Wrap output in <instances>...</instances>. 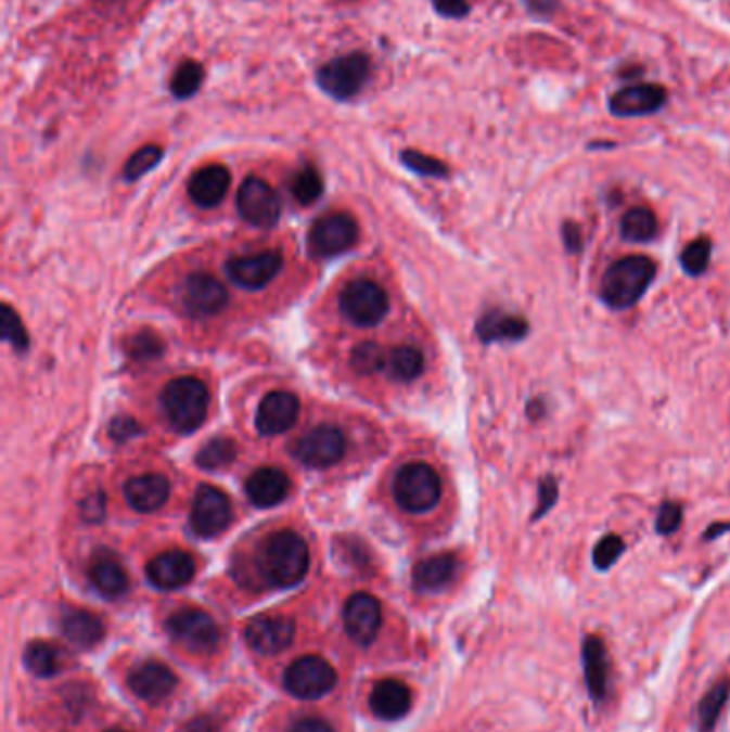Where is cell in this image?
<instances>
[{"label": "cell", "instance_id": "cell-1", "mask_svg": "<svg viewBox=\"0 0 730 732\" xmlns=\"http://www.w3.org/2000/svg\"><path fill=\"white\" fill-rule=\"evenodd\" d=\"M311 566L307 542L290 529L270 536L259 553V569L274 587L298 585Z\"/></svg>", "mask_w": 730, "mask_h": 732}, {"label": "cell", "instance_id": "cell-2", "mask_svg": "<svg viewBox=\"0 0 730 732\" xmlns=\"http://www.w3.org/2000/svg\"><path fill=\"white\" fill-rule=\"evenodd\" d=\"M655 270V261L648 255H628L617 259L604 272L600 287L602 300L615 311L632 309L650 290Z\"/></svg>", "mask_w": 730, "mask_h": 732}, {"label": "cell", "instance_id": "cell-3", "mask_svg": "<svg viewBox=\"0 0 730 732\" xmlns=\"http://www.w3.org/2000/svg\"><path fill=\"white\" fill-rule=\"evenodd\" d=\"M162 406L169 424L180 433L200 428L208 415V388L195 377H178L163 390Z\"/></svg>", "mask_w": 730, "mask_h": 732}, {"label": "cell", "instance_id": "cell-4", "mask_svg": "<svg viewBox=\"0 0 730 732\" xmlns=\"http://www.w3.org/2000/svg\"><path fill=\"white\" fill-rule=\"evenodd\" d=\"M371 78V59L362 52H351L328 61L318 72V84L336 101H349Z\"/></svg>", "mask_w": 730, "mask_h": 732}, {"label": "cell", "instance_id": "cell-5", "mask_svg": "<svg viewBox=\"0 0 730 732\" xmlns=\"http://www.w3.org/2000/svg\"><path fill=\"white\" fill-rule=\"evenodd\" d=\"M439 497L441 480L437 472L426 463L406 465L395 478V499L407 512H426L437 505Z\"/></svg>", "mask_w": 730, "mask_h": 732}, {"label": "cell", "instance_id": "cell-6", "mask_svg": "<svg viewBox=\"0 0 730 732\" xmlns=\"http://www.w3.org/2000/svg\"><path fill=\"white\" fill-rule=\"evenodd\" d=\"M167 634L191 653H210L219 647L221 634L215 619L200 608L176 611L167 624Z\"/></svg>", "mask_w": 730, "mask_h": 732}, {"label": "cell", "instance_id": "cell-7", "mask_svg": "<svg viewBox=\"0 0 730 732\" xmlns=\"http://www.w3.org/2000/svg\"><path fill=\"white\" fill-rule=\"evenodd\" d=\"M343 316L356 325H375L388 313V294L382 285L369 279H358L345 285L338 298Z\"/></svg>", "mask_w": 730, "mask_h": 732}, {"label": "cell", "instance_id": "cell-8", "mask_svg": "<svg viewBox=\"0 0 730 732\" xmlns=\"http://www.w3.org/2000/svg\"><path fill=\"white\" fill-rule=\"evenodd\" d=\"M336 685L334 668L320 655H303L285 670V688L303 701H318Z\"/></svg>", "mask_w": 730, "mask_h": 732}, {"label": "cell", "instance_id": "cell-9", "mask_svg": "<svg viewBox=\"0 0 730 732\" xmlns=\"http://www.w3.org/2000/svg\"><path fill=\"white\" fill-rule=\"evenodd\" d=\"M347 450V439L341 428L322 424L303 435L296 446H294V457L316 470H324L334 463H338L345 457Z\"/></svg>", "mask_w": 730, "mask_h": 732}, {"label": "cell", "instance_id": "cell-10", "mask_svg": "<svg viewBox=\"0 0 730 732\" xmlns=\"http://www.w3.org/2000/svg\"><path fill=\"white\" fill-rule=\"evenodd\" d=\"M232 523V503L228 495L210 485H202L195 492L191 510V529L200 538H215Z\"/></svg>", "mask_w": 730, "mask_h": 732}, {"label": "cell", "instance_id": "cell-11", "mask_svg": "<svg viewBox=\"0 0 730 732\" xmlns=\"http://www.w3.org/2000/svg\"><path fill=\"white\" fill-rule=\"evenodd\" d=\"M236 202H239V210L244 221L255 228L270 230L277 226L281 217V200L277 191L257 176H248L244 180L239 189Z\"/></svg>", "mask_w": 730, "mask_h": 732}, {"label": "cell", "instance_id": "cell-12", "mask_svg": "<svg viewBox=\"0 0 730 732\" xmlns=\"http://www.w3.org/2000/svg\"><path fill=\"white\" fill-rule=\"evenodd\" d=\"M358 241V223L347 213H332L318 219L309 234V246L318 257H334Z\"/></svg>", "mask_w": 730, "mask_h": 732}, {"label": "cell", "instance_id": "cell-13", "mask_svg": "<svg viewBox=\"0 0 730 732\" xmlns=\"http://www.w3.org/2000/svg\"><path fill=\"white\" fill-rule=\"evenodd\" d=\"M343 624L354 643L371 645L382 628V604L371 593H354L345 602Z\"/></svg>", "mask_w": 730, "mask_h": 732}, {"label": "cell", "instance_id": "cell-14", "mask_svg": "<svg viewBox=\"0 0 730 732\" xmlns=\"http://www.w3.org/2000/svg\"><path fill=\"white\" fill-rule=\"evenodd\" d=\"M294 637H296V626L290 617H283V615L257 617L244 630L246 645L261 655L283 653L294 643Z\"/></svg>", "mask_w": 730, "mask_h": 732}, {"label": "cell", "instance_id": "cell-15", "mask_svg": "<svg viewBox=\"0 0 730 732\" xmlns=\"http://www.w3.org/2000/svg\"><path fill=\"white\" fill-rule=\"evenodd\" d=\"M180 300L187 313L195 318H208V316H217L226 307L228 292L223 283L217 281L215 277L195 272L182 283Z\"/></svg>", "mask_w": 730, "mask_h": 732}, {"label": "cell", "instance_id": "cell-16", "mask_svg": "<svg viewBox=\"0 0 730 732\" xmlns=\"http://www.w3.org/2000/svg\"><path fill=\"white\" fill-rule=\"evenodd\" d=\"M283 257L279 251H264L257 255L236 257L228 264L230 279L244 290H261L266 287L281 270Z\"/></svg>", "mask_w": 730, "mask_h": 732}, {"label": "cell", "instance_id": "cell-17", "mask_svg": "<svg viewBox=\"0 0 730 732\" xmlns=\"http://www.w3.org/2000/svg\"><path fill=\"white\" fill-rule=\"evenodd\" d=\"M582 672L591 701L602 705L611 690V659L600 637H587L582 643Z\"/></svg>", "mask_w": 730, "mask_h": 732}, {"label": "cell", "instance_id": "cell-18", "mask_svg": "<svg viewBox=\"0 0 730 732\" xmlns=\"http://www.w3.org/2000/svg\"><path fill=\"white\" fill-rule=\"evenodd\" d=\"M176 675L163 662L155 659L136 666L129 675L131 692L151 705L163 703L176 690Z\"/></svg>", "mask_w": 730, "mask_h": 732}, {"label": "cell", "instance_id": "cell-19", "mask_svg": "<svg viewBox=\"0 0 730 732\" xmlns=\"http://www.w3.org/2000/svg\"><path fill=\"white\" fill-rule=\"evenodd\" d=\"M298 411H300V403L292 393H285V390L270 393L268 397H264V401L257 409V420H255L257 431L266 437L281 435L294 426Z\"/></svg>", "mask_w": 730, "mask_h": 732}, {"label": "cell", "instance_id": "cell-20", "mask_svg": "<svg viewBox=\"0 0 730 732\" xmlns=\"http://www.w3.org/2000/svg\"><path fill=\"white\" fill-rule=\"evenodd\" d=\"M149 580L163 591L180 589L195 576V560L184 551H165L149 564Z\"/></svg>", "mask_w": 730, "mask_h": 732}, {"label": "cell", "instance_id": "cell-21", "mask_svg": "<svg viewBox=\"0 0 730 732\" xmlns=\"http://www.w3.org/2000/svg\"><path fill=\"white\" fill-rule=\"evenodd\" d=\"M666 103V90L657 84H639L619 90L611 99L615 116H648Z\"/></svg>", "mask_w": 730, "mask_h": 732}, {"label": "cell", "instance_id": "cell-22", "mask_svg": "<svg viewBox=\"0 0 730 732\" xmlns=\"http://www.w3.org/2000/svg\"><path fill=\"white\" fill-rule=\"evenodd\" d=\"M230 171L223 165H206L197 169L189 180V195L202 208L217 206L230 189Z\"/></svg>", "mask_w": 730, "mask_h": 732}, {"label": "cell", "instance_id": "cell-23", "mask_svg": "<svg viewBox=\"0 0 730 732\" xmlns=\"http://www.w3.org/2000/svg\"><path fill=\"white\" fill-rule=\"evenodd\" d=\"M246 497L257 508H272L290 492V478L279 467H261L246 480Z\"/></svg>", "mask_w": 730, "mask_h": 732}, {"label": "cell", "instance_id": "cell-24", "mask_svg": "<svg viewBox=\"0 0 730 732\" xmlns=\"http://www.w3.org/2000/svg\"><path fill=\"white\" fill-rule=\"evenodd\" d=\"M369 703L380 720L395 722L401 720L411 709V692L406 683L397 679H384L373 688Z\"/></svg>", "mask_w": 730, "mask_h": 732}, {"label": "cell", "instance_id": "cell-25", "mask_svg": "<svg viewBox=\"0 0 730 732\" xmlns=\"http://www.w3.org/2000/svg\"><path fill=\"white\" fill-rule=\"evenodd\" d=\"M125 497L138 512H155L169 497V483L162 474H144L127 483Z\"/></svg>", "mask_w": 730, "mask_h": 732}, {"label": "cell", "instance_id": "cell-26", "mask_svg": "<svg viewBox=\"0 0 730 732\" xmlns=\"http://www.w3.org/2000/svg\"><path fill=\"white\" fill-rule=\"evenodd\" d=\"M476 332L483 343L521 341L529 334V322L523 316L495 309L481 318V322L476 324Z\"/></svg>", "mask_w": 730, "mask_h": 732}, {"label": "cell", "instance_id": "cell-27", "mask_svg": "<svg viewBox=\"0 0 730 732\" xmlns=\"http://www.w3.org/2000/svg\"><path fill=\"white\" fill-rule=\"evenodd\" d=\"M61 630L67 641L81 650L94 647L103 639V624L97 615L81 608H65L61 615Z\"/></svg>", "mask_w": 730, "mask_h": 732}, {"label": "cell", "instance_id": "cell-28", "mask_svg": "<svg viewBox=\"0 0 730 732\" xmlns=\"http://www.w3.org/2000/svg\"><path fill=\"white\" fill-rule=\"evenodd\" d=\"M457 569H459V560L452 553L428 557L413 569V585L420 591H439L454 580Z\"/></svg>", "mask_w": 730, "mask_h": 732}, {"label": "cell", "instance_id": "cell-29", "mask_svg": "<svg viewBox=\"0 0 730 732\" xmlns=\"http://www.w3.org/2000/svg\"><path fill=\"white\" fill-rule=\"evenodd\" d=\"M88 578L92 587L107 600H116L129 589V576L114 557L94 560L88 569Z\"/></svg>", "mask_w": 730, "mask_h": 732}, {"label": "cell", "instance_id": "cell-30", "mask_svg": "<svg viewBox=\"0 0 730 732\" xmlns=\"http://www.w3.org/2000/svg\"><path fill=\"white\" fill-rule=\"evenodd\" d=\"M730 696V681L729 679H722L718 681L705 696L703 701L699 703V711H696V729L699 732H714L718 722H720V716L729 703Z\"/></svg>", "mask_w": 730, "mask_h": 732}, {"label": "cell", "instance_id": "cell-31", "mask_svg": "<svg viewBox=\"0 0 730 732\" xmlns=\"http://www.w3.org/2000/svg\"><path fill=\"white\" fill-rule=\"evenodd\" d=\"M26 668L37 677H54L63 668V653L46 641H35L24 651Z\"/></svg>", "mask_w": 730, "mask_h": 732}, {"label": "cell", "instance_id": "cell-32", "mask_svg": "<svg viewBox=\"0 0 730 732\" xmlns=\"http://www.w3.org/2000/svg\"><path fill=\"white\" fill-rule=\"evenodd\" d=\"M622 236L628 243H650L657 236V219L650 208H632L622 217Z\"/></svg>", "mask_w": 730, "mask_h": 732}, {"label": "cell", "instance_id": "cell-33", "mask_svg": "<svg viewBox=\"0 0 730 732\" xmlns=\"http://www.w3.org/2000/svg\"><path fill=\"white\" fill-rule=\"evenodd\" d=\"M386 369L397 382H413L424 371V356L411 345H401L388 356Z\"/></svg>", "mask_w": 730, "mask_h": 732}, {"label": "cell", "instance_id": "cell-34", "mask_svg": "<svg viewBox=\"0 0 730 732\" xmlns=\"http://www.w3.org/2000/svg\"><path fill=\"white\" fill-rule=\"evenodd\" d=\"M202 81H204V67L197 61H184L174 72L171 81H169V90L178 101H184L197 94V90L202 88Z\"/></svg>", "mask_w": 730, "mask_h": 732}, {"label": "cell", "instance_id": "cell-35", "mask_svg": "<svg viewBox=\"0 0 730 732\" xmlns=\"http://www.w3.org/2000/svg\"><path fill=\"white\" fill-rule=\"evenodd\" d=\"M324 191V180L322 174L313 165H305L296 176L292 178V193L298 204L309 206L322 197Z\"/></svg>", "mask_w": 730, "mask_h": 732}, {"label": "cell", "instance_id": "cell-36", "mask_svg": "<svg viewBox=\"0 0 730 732\" xmlns=\"http://www.w3.org/2000/svg\"><path fill=\"white\" fill-rule=\"evenodd\" d=\"M239 454V448L232 439H213L210 444H206L200 454H197V465L208 470V472H217V470H223L228 467Z\"/></svg>", "mask_w": 730, "mask_h": 732}, {"label": "cell", "instance_id": "cell-37", "mask_svg": "<svg viewBox=\"0 0 730 732\" xmlns=\"http://www.w3.org/2000/svg\"><path fill=\"white\" fill-rule=\"evenodd\" d=\"M386 362H388V356L384 354V349L373 343V341H367V343H360L354 351H351V367L362 373V375H371L375 371H382L386 369Z\"/></svg>", "mask_w": 730, "mask_h": 732}, {"label": "cell", "instance_id": "cell-38", "mask_svg": "<svg viewBox=\"0 0 730 732\" xmlns=\"http://www.w3.org/2000/svg\"><path fill=\"white\" fill-rule=\"evenodd\" d=\"M709 257H712V241L709 239H696L683 248L681 266L690 277H701L709 268Z\"/></svg>", "mask_w": 730, "mask_h": 732}, {"label": "cell", "instance_id": "cell-39", "mask_svg": "<svg viewBox=\"0 0 730 732\" xmlns=\"http://www.w3.org/2000/svg\"><path fill=\"white\" fill-rule=\"evenodd\" d=\"M163 159V149L162 146H155V144H149L144 149H140L138 153L131 155V159L125 165V180L133 182L138 178H142L144 174H149L151 169H155L159 162Z\"/></svg>", "mask_w": 730, "mask_h": 732}, {"label": "cell", "instance_id": "cell-40", "mask_svg": "<svg viewBox=\"0 0 730 732\" xmlns=\"http://www.w3.org/2000/svg\"><path fill=\"white\" fill-rule=\"evenodd\" d=\"M0 328H2V338L13 345L15 351H26L28 349V332L22 324L20 316L9 307L2 305V316H0Z\"/></svg>", "mask_w": 730, "mask_h": 732}, {"label": "cell", "instance_id": "cell-41", "mask_svg": "<svg viewBox=\"0 0 730 732\" xmlns=\"http://www.w3.org/2000/svg\"><path fill=\"white\" fill-rule=\"evenodd\" d=\"M624 551H626L624 540L617 534H609L593 549V566L600 572L613 568L619 562V557L624 555Z\"/></svg>", "mask_w": 730, "mask_h": 732}, {"label": "cell", "instance_id": "cell-42", "mask_svg": "<svg viewBox=\"0 0 730 732\" xmlns=\"http://www.w3.org/2000/svg\"><path fill=\"white\" fill-rule=\"evenodd\" d=\"M401 162L406 163V167H409L411 171H415L420 176H428V178H446L450 174L446 163H441L435 157H428V155H422L418 151H404Z\"/></svg>", "mask_w": 730, "mask_h": 732}, {"label": "cell", "instance_id": "cell-43", "mask_svg": "<svg viewBox=\"0 0 730 732\" xmlns=\"http://www.w3.org/2000/svg\"><path fill=\"white\" fill-rule=\"evenodd\" d=\"M129 354L138 360H153L163 351L162 338L153 332H138L127 345Z\"/></svg>", "mask_w": 730, "mask_h": 732}, {"label": "cell", "instance_id": "cell-44", "mask_svg": "<svg viewBox=\"0 0 730 732\" xmlns=\"http://www.w3.org/2000/svg\"><path fill=\"white\" fill-rule=\"evenodd\" d=\"M683 521V508L677 501H664L662 508L657 510V518H655V531L659 536H670L681 527Z\"/></svg>", "mask_w": 730, "mask_h": 732}, {"label": "cell", "instance_id": "cell-45", "mask_svg": "<svg viewBox=\"0 0 730 732\" xmlns=\"http://www.w3.org/2000/svg\"><path fill=\"white\" fill-rule=\"evenodd\" d=\"M558 497H560V485L553 476H547L540 480L538 485V510L534 512L532 521H538L542 518L555 503H558Z\"/></svg>", "mask_w": 730, "mask_h": 732}, {"label": "cell", "instance_id": "cell-46", "mask_svg": "<svg viewBox=\"0 0 730 732\" xmlns=\"http://www.w3.org/2000/svg\"><path fill=\"white\" fill-rule=\"evenodd\" d=\"M435 11L444 17H465L470 13L468 0H431Z\"/></svg>", "mask_w": 730, "mask_h": 732}, {"label": "cell", "instance_id": "cell-47", "mask_svg": "<svg viewBox=\"0 0 730 732\" xmlns=\"http://www.w3.org/2000/svg\"><path fill=\"white\" fill-rule=\"evenodd\" d=\"M110 433H112L114 439L125 441V439H129V437H136V435L140 433V426H138L131 418H116V420L112 422V426H110Z\"/></svg>", "mask_w": 730, "mask_h": 732}, {"label": "cell", "instance_id": "cell-48", "mask_svg": "<svg viewBox=\"0 0 730 732\" xmlns=\"http://www.w3.org/2000/svg\"><path fill=\"white\" fill-rule=\"evenodd\" d=\"M84 516L92 523H97L105 516V497L101 492H97V495H92L90 499L84 501Z\"/></svg>", "mask_w": 730, "mask_h": 732}, {"label": "cell", "instance_id": "cell-49", "mask_svg": "<svg viewBox=\"0 0 730 732\" xmlns=\"http://www.w3.org/2000/svg\"><path fill=\"white\" fill-rule=\"evenodd\" d=\"M287 732H334V731H332V727H330L328 722H324V720H320V718H303V720L294 722V724L290 727V731Z\"/></svg>", "mask_w": 730, "mask_h": 732}, {"label": "cell", "instance_id": "cell-50", "mask_svg": "<svg viewBox=\"0 0 730 732\" xmlns=\"http://www.w3.org/2000/svg\"><path fill=\"white\" fill-rule=\"evenodd\" d=\"M562 236H564V244H566L568 253H578L582 248V232L576 223H566Z\"/></svg>", "mask_w": 730, "mask_h": 732}, {"label": "cell", "instance_id": "cell-51", "mask_svg": "<svg viewBox=\"0 0 730 732\" xmlns=\"http://www.w3.org/2000/svg\"><path fill=\"white\" fill-rule=\"evenodd\" d=\"M727 531H730V523H716V525H712L707 531H705V540H716L720 534H727Z\"/></svg>", "mask_w": 730, "mask_h": 732}, {"label": "cell", "instance_id": "cell-52", "mask_svg": "<svg viewBox=\"0 0 730 732\" xmlns=\"http://www.w3.org/2000/svg\"><path fill=\"white\" fill-rule=\"evenodd\" d=\"M527 413L529 418H542L545 415V399H532L529 406H527Z\"/></svg>", "mask_w": 730, "mask_h": 732}, {"label": "cell", "instance_id": "cell-53", "mask_svg": "<svg viewBox=\"0 0 730 732\" xmlns=\"http://www.w3.org/2000/svg\"><path fill=\"white\" fill-rule=\"evenodd\" d=\"M107 732H127V731H107Z\"/></svg>", "mask_w": 730, "mask_h": 732}]
</instances>
